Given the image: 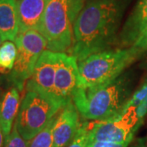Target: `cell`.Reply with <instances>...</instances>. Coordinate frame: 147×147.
I'll return each instance as SVG.
<instances>
[{"instance_id": "6da1fadb", "label": "cell", "mask_w": 147, "mask_h": 147, "mask_svg": "<svg viewBox=\"0 0 147 147\" xmlns=\"http://www.w3.org/2000/svg\"><path fill=\"white\" fill-rule=\"evenodd\" d=\"M124 5L123 0H92L84 5L74 24L69 51L77 61L118 45Z\"/></svg>"}, {"instance_id": "7a4b0ae2", "label": "cell", "mask_w": 147, "mask_h": 147, "mask_svg": "<svg viewBox=\"0 0 147 147\" xmlns=\"http://www.w3.org/2000/svg\"><path fill=\"white\" fill-rule=\"evenodd\" d=\"M131 92L130 80L125 74L107 84L78 87L72 101L83 118L88 120H106L123 113Z\"/></svg>"}, {"instance_id": "3957f363", "label": "cell", "mask_w": 147, "mask_h": 147, "mask_svg": "<svg viewBox=\"0 0 147 147\" xmlns=\"http://www.w3.org/2000/svg\"><path fill=\"white\" fill-rule=\"evenodd\" d=\"M85 0H49L38 31L47 41V49L64 53L71 49L74 27Z\"/></svg>"}, {"instance_id": "277c9868", "label": "cell", "mask_w": 147, "mask_h": 147, "mask_svg": "<svg viewBox=\"0 0 147 147\" xmlns=\"http://www.w3.org/2000/svg\"><path fill=\"white\" fill-rule=\"evenodd\" d=\"M140 56L132 47L109 49L90 55L78 61L79 87L91 88L113 81Z\"/></svg>"}, {"instance_id": "5b68a950", "label": "cell", "mask_w": 147, "mask_h": 147, "mask_svg": "<svg viewBox=\"0 0 147 147\" xmlns=\"http://www.w3.org/2000/svg\"><path fill=\"white\" fill-rule=\"evenodd\" d=\"M26 88L15 125L24 139L31 141L65 105L57 98L34 88L26 85Z\"/></svg>"}, {"instance_id": "8992f818", "label": "cell", "mask_w": 147, "mask_h": 147, "mask_svg": "<svg viewBox=\"0 0 147 147\" xmlns=\"http://www.w3.org/2000/svg\"><path fill=\"white\" fill-rule=\"evenodd\" d=\"M15 44L17 54L10 79L16 88L22 91L31 77L38 59L47 48V41L38 30H33L18 33Z\"/></svg>"}, {"instance_id": "52a82bcc", "label": "cell", "mask_w": 147, "mask_h": 147, "mask_svg": "<svg viewBox=\"0 0 147 147\" xmlns=\"http://www.w3.org/2000/svg\"><path fill=\"white\" fill-rule=\"evenodd\" d=\"M136 107H129L120 115L89 124L88 142H131L137 132Z\"/></svg>"}, {"instance_id": "ba28073f", "label": "cell", "mask_w": 147, "mask_h": 147, "mask_svg": "<svg viewBox=\"0 0 147 147\" xmlns=\"http://www.w3.org/2000/svg\"><path fill=\"white\" fill-rule=\"evenodd\" d=\"M79 87V67L75 57L59 53L53 96L65 105Z\"/></svg>"}, {"instance_id": "9c48e42d", "label": "cell", "mask_w": 147, "mask_h": 147, "mask_svg": "<svg viewBox=\"0 0 147 147\" xmlns=\"http://www.w3.org/2000/svg\"><path fill=\"white\" fill-rule=\"evenodd\" d=\"M58 55L59 53L47 49L43 51L37 61L30 79L27 81L26 85L53 96V91L55 83Z\"/></svg>"}, {"instance_id": "30bf717a", "label": "cell", "mask_w": 147, "mask_h": 147, "mask_svg": "<svg viewBox=\"0 0 147 147\" xmlns=\"http://www.w3.org/2000/svg\"><path fill=\"white\" fill-rule=\"evenodd\" d=\"M79 114L73 101L61 109L53 127V147H67L71 143L80 126Z\"/></svg>"}, {"instance_id": "8fae6325", "label": "cell", "mask_w": 147, "mask_h": 147, "mask_svg": "<svg viewBox=\"0 0 147 147\" xmlns=\"http://www.w3.org/2000/svg\"><path fill=\"white\" fill-rule=\"evenodd\" d=\"M147 27V0H139L119 34L118 46L131 47Z\"/></svg>"}, {"instance_id": "7c38bea8", "label": "cell", "mask_w": 147, "mask_h": 147, "mask_svg": "<svg viewBox=\"0 0 147 147\" xmlns=\"http://www.w3.org/2000/svg\"><path fill=\"white\" fill-rule=\"evenodd\" d=\"M49 0H16L19 33L38 30Z\"/></svg>"}, {"instance_id": "4fadbf2b", "label": "cell", "mask_w": 147, "mask_h": 147, "mask_svg": "<svg viewBox=\"0 0 147 147\" xmlns=\"http://www.w3.org/2000/svg\"><path fill=\"white\" fill-rule=\"evenodd\" d=\"M20 90L15 86L0 96V126L4 138L10 134L20 107Z\"/></svg>"}, {"instance_id": "5bb4252c", "label": "cell", "mask_w": 147, "mask_h": 147, "mask_svg": "<svg viewBox=\"0 0 147 147\" xmlns=\"http://www.w3.org/2000/svg\"><path fill=\"white\" fill-rule=\"evenodd\" d=\"M19 33L16 0H0V35L3 41H13Z\"/></svg>"}, {"instance_id": "9a60e30c", "label": "cell", "mask_w": 147, "mask_h": 147, "mask_svg": "<svg viewBox=\"0 0 147 147\" xmlns=\"http://www.w3.org/2000/svg\"><path fill=\"white\" fill-rule=\"evenodd\" d=\"M16 44L12 41H4L0 46V74H10L16 62Z\"/></svg>"}, {"instance_id": "2e32d148", "label": "cell", "mask_w": 147, "mask_h": 147, "mask_svg": "<svg viewBox=\"0 0 147 147\" xmlns=\"http://www.w3.org/2000/svg\"><path fill=\"white\" fill-rule=\"evenodd\" d=\"M57 115L54 116L47 126L32 139L28 147H53V129Z\"/></svg>"}, {"instance_id": "e0dca14e", "label": "cell", "mask_w": 147, "mask_h": 147, "mask_svg": "<svg viewBox=\"0 0 147 147\" xmlns=\"http://www.w3.org/2000/svg\"><path fill=\"white\" fill-rule=\"evenodd\" d=\"M30 142L22 137L14 123L10 134L4 138L3 147H28Z\"/></svg>"}, {"instance_id": "ac0fdd59", "label": "cell", "mask_w": 147, "mask_h": 147, "mask_svg": "<svg viewBox=\"0 0 147 147\" xmlns=\"http://www.w3.org/2000/svg\"><path fill=\"white\" fill-rule=\"evenodd\" d=\"M89 123L84 122L80 124L74 140L67 147H86L88 142Z\"/></svg>"}, {"instance_id": "d6986e66", "label": "cell", "mask_w": 147, "mask_h": 147, "mask_svg": "<svg viewBox=\"0 0 147 147\" xmlns=\"http://www.w3.org/2000/svg\"><path fill=\"white\" fill-rule=\"evenodd\" d=\"M147 96V80H146L142 86L133 93L132 96L129 98L127 103L123 107V113L127 110L129 107H136L137 108L138 105L142 103L143 100L146 98Z\"/></svg>"}, {"instance_id": "ffe728a7", "label": "cell", "mask_w": 147, "mask_h": 147, "mask_svg": "<svg viewBox=\"0 0 147 147\" xmlns=\"http://www.w3.org/2000/svg\"><path fill=\"white\" fill-rule=\"evenodd\" d=\"M131 47H132L137 53L142 56L143 53L147 50V27L146 29L142 32V34L136 40Z\"/></svg>"}, {"instance_id": "44dd1931", "label": "cell", "mask_w": 147, "mask_h": 147, "mask_svg": "<svg viewBox=\"0 0 147 147\" xmlns=\"http://www.w3.org/2000/svg\"><path fill=\"white\" fill-rule=\"evenodd\" d=\"M136 113H137V124L136 127V130L137 131L139 127L142 126L144 119L147 115V96L146 98L136 108Z\"/></svg>"}, {"instance_id": "7402d4cb", "label": "cell", "mask_w": 147, "mask_h": 147, "mask_svg": "<svg viewBox=\"0 0 147 147\" xmlns=\"http://www.w3.org/2000/svg\"><path fill=\"white\" fill-rule=\"evenodd\" d=\"M131 142H102V141H96V142H88L86 147H127Z\"/></svg>"}, {"instance_id": "603a6c76", "label": "cell", "mask_w": 147, "mask_h": 147, "mask_svg": "<svg viewBox=\"0 0 147 147\" xmlns=\"http://www.w3.org/2000/svg\"><path fill=\"white\" fill-rule=\"evenodd\" d=\"M131 147H147V141L144 138H140Z\"/></svg>"}, {"instance_id": "cb8c5ba5", "label": "cell", "mask_w": 147, "mask_h": 147, "mask_svg": "<svg viewBox=\"0 0 147 147\" xmlns=\"http://www.w3.org/2000/svg\"><path fill=\"white\" fill-rule=\"evenodd\" d=\"M3 144H4V136L0 126V147H3Z\"/></svg>"}, {"instance_id": "d4e9b609", "label": "cell", "mask_w": 147, "mask_h": 147, "mask_svg": "<svg viewBox=\"0 0 147 147\" xmlns=\"http://www.w3.org/2000/svg\"><path fill=\"white\" fill-rule=\"evenodd\" d=\"M2 42H3V38H2L1 35H0V46H1V43H2Z\"/></svg>"}]
</instances>
